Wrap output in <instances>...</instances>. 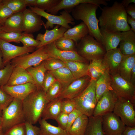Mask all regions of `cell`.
<instances>
[{"instance_id": "1", "label": "cell", "mask_w": 135, "mask_h": 135, "mask_svg": "<svg viewBox=\"0 0 135 135\" xmlns=\"http://www.w3.org/2000/svg\"><path fill=\"white\" fill-rule=\"evenodd\" d=\"M102 10L98 19L100 28L120 32L131 30L127 21L126 8L121 2L115 1L112 6H106Z\"/></svg>"}, {"instance_id": "2", "label": "cell", "mask_w": 135, "mask_h": 135, "mask_svg": "<svg viewBox=\"0 0 135 135\" xmlns=\"http://www.w3.org/2000/svg\"><path fill=\"white\" fill-rule=\"evenodd\" d=\"M98 7L88 3L80 4L71 11L72 16L74 19L81 20L86 26L89 34L101 43L102 36L97 18L96 12Z\"/></svg>"}, {"instance_id": "3", "label": "cell", "mask_w": 135, "mask_h": 135, "mask_svg": "<svg viewBox=\"0 0 135 135\" xmlns=\"http://www.w3.org/2000/svg\"><path fill=\"white\" fill-rule=\"evenodd\" d=\"M47 103L46 93L42 89H38L29 94L22 100L26 122L33 124L38 122Z\"/></svg>"}, {"instance_id": "4", "label": "cell", "mask_w": 135, "mask_h": 135, "mask_svg": "<svg viewBox=\"0 0 135 135\" xmlns=\"http://www.w3.org/2000/svg\"><path fill=\"white\" fill-rule=\"evenodd\" d=\"M76 46L78 53L88 61L102 59L106 52L102 44L89 34L82 38Z\"/></svg>"}, {"instance_id": "5", "label": "cell", "mask_w": 135, "mask_h": 135, "mask_svg": "<svg viewBox=\"0 0 135 135\" xmlns=\"http://www.w3.org/2000/svg\"><path fill=\"white\" fill-rule=\"evenodd\" d=\"M22 100L16 98L2 111V131L5 133L13 126L26 122Z\"/></svg>"}, {"instance_id": "6", "label": "cell", "mask_w": 135, "mask_h": 135, "mask_svg": "<svg viewBox=\"0 0 135 135\" xmlns=\"http://www.w3.org/2000/svg\"><path fill=\"white\" fill-rule=\"evenodd\" d=\"M96 81L91 80L84 91L72 99L75 103L76 108L88 117L92 116L97 102L96 92Z\"/></svg>"}, {"instance_id": "7", "label": "cell", "mask_w": 135, "mask_h": 135, "mask_svg": "<svg viewBox=\"0 0 135 135\" xmlns=\"http://www.w3.org/2000/svg\"><path fill=\"white\" fill-rule=\"evenodd\" d=\"M33 12L46 19L47 21L44 25L46 29L53 28L54 24L61 26L68 29L71 28L69 24H75L74 19L67 10H64L60 15H53L47 12L44 10L36 7L29 6Z\"/></svg>"}, {"instance_id": "8", "label": "cell", "mask_w": 135, "mask_h": 135, "mask_svg": "<svg viewBox=\"0 0 135 135\" xmlns=\"http://www.w3.org/2000/svg\"><path fill=\"white\" fill-rule=\"evenodd\" d=\"M111 87L112 90L119 97L135 103V86L127 81L118 73L110 74Z\"/></svg>"}, {"instance_id": "9", "label": "cell", "mask_w": 135, "mask_h": 135, "mask_svg": "<svg viewBox=\"0 0 135 135\" xmlns=\"http://www.w3.org/2000/svg\"><path fill=\"white\" fill-rule=\"evenodd\" d=\"M49 57L44 46L37 49L31 54L16 57L10 62L14 68L18 67L26 70L29 67L39 65Z\"/></svg>"}, {"instance_id": "10", "label": "cell", "mask_w": 135, "mask_h": 135, "mask_svg": "<svg viewBox=\"0 0 135 135\" xmlns=\"http://www.w3.org/2000/svg\"><path fill=\"white\" fill-rule=\"evenodd\" d=\"M134 104L129 100L118 97L113 112L126 126L135 127Z\"/></svg>"}, {"instance_id": "11", "label": "cell", "mask_w": 135, "mask_h": 135, "mask_svg": "<svg viewBox=\"0 0 135 135\" xmlns=\"http://www.w3.org/2000/svg\"><path fill=\"white\" fill-rule=\"evenodd\" d=\"M0 48L2 53V62L4 66L16 58L33 52L36 49L34 47L25 48L16 46L0 39Z\"/></svg>"}, {"instance_id": "12", "label": "cell", "mask_w": 135, "mask_h": 135, "mask_svg": "<svg viewBox=\"0 0 135 135\" xmlns=\"http://www.w3.org/2000/svg\"><path fill=\"white\" fill-rule=\"evenodd\" d=\"M104 135H120L126 126L120 118L113 112L102 116Z\"/></svg>"}, {"instance_id": "13", "label": "cell", "mask_w": 135, "mask_h": 135, "mask_svg": "<svg viewBox=\"0 0 135 135\" xmlns=\"http://www.w3.org/2000/svg\"><path fill=\"white\" fill-rule=\"evenodd\" d=\"M44 49L50 57L54 58L64 62L76 61L88 63V61L80 55L76 50H59L56 46L54 42L45 46Z\"/></svg>"}, {"instance_id": "14", "label": "cell", "mask_w": 135, "mask_h": 135, "mask_svg": "<svg viewBox=\"0 0 135 135\" xmlns=\"http://www.w3.org/2000/svg\"><path fill=\"white\" fill-rule=\"evenodd\" d=\"M90 80V78L88 75L75 80L63 88L58 98L61 100L74 98L84 91Z\"/></svg>"}, {"instance_id": "15", "label": "cell", "mask_w": 135, "mask_h": 135, "mask_svg": "<svg viewBox=\"0 0 135 135\" xmlns=\"http://www.w3.org/2000/svg\"><path fill=\"white\" fill-rule=\"evenodd\" d=\"M118 97L112 90L106 92L97 102L92 116H101L113 112Z\"/></svg>"}, {"instance_id": "16", "label": "cell", "mask_w": 135, "mask_h": 135, "mask_svg": "<svg viewBox=\"0 0 135 135\" xmlns=\"http://www.w3.org/2000/svg\"><path fill=\"white\" fill-rule=\"evenodd\" d=\"M22 30L24 32L32 33L40 30L44 23L41 16L30 8H26L23 12Z\"/></svg>"}, {"instance_id": "17", "label": "cell", "mask_w": 135, "mask_h": 135, "mask_svg": "<svg viewBox=\"0 0 135 135\" xmlns=\"http://www.w3.org/2000/svg\"><path fill=\"white\" fill-rule=\"evenodd\" d=\"M106 0H60L56 6L46 10L48 13L53 15H56L58 12L62 10L71 11L78 4L84 3L94 4L101 8L100 5H103L106 6L108 4Z\"/></svg>"}, {"instance_id": "18", "label": "cell", "mask_w": 135, "mask_h": 135, "mask_svg": "<svg viewBox=\"0 0 135 135\" xmlns=\"http://www.w3.org/2000/svg\"><path fill=\"white\" fill-rule=\"evenodd\" d=\"M0 87L13 98L22 100L38 89L36 85L31 82L12 86L6 85Z\"/></svg>"}, {"instance_id": "19", "label": "cell", "mask_w": 135, "mask_h": 135, "mask_svg": "<svg viewBox=\"0 0 135 135\" xmlns=\"http://www.w3.org/2000/svg\"><path fill=\"white\" fill-rule=\"evenodd\" d=\"M123 56L119 48L106 51L102 62L110 74L118 73Z\"/></svg>"}, {"instance_id": "20", "label": "cell", "mask_w": 135, "mask_h": 135, "mask_svg": "<svg viewBox=\"0 0 135 135\" xmlns=\"http://www.w3.org/2000/svg\"><path fill=\"white\" fill-rule=\"evenodd\" d=\"M59 26L56 25L52 29H46L44 34L39 33L38 34L36 40L40 42V44L36 48L44 46L54 42L58 38L63 36L64 34L68 29L62 26L59 28Z\"/></svg>"}, {"instance_id": "21", "label": "cell", "mask_w": 135, "mask_h": 135, "mask_svg": "<svg viewBox=\"0 0 135 135\" xmlns=\"http://www.w3.org/2000/svg\"><path fill=\"white\" fill-rule=\"evenodd\" d=\"M102 36L101 44L106 51L117 48L120 42L122 32L100 28Z\"/></svg>"}, {"instance_id": "22", "label": "cell", "mask_w": 135, "mask_h": 135, "mask_svg": "<svg viewBox=\"0 0 135 135\" xmlns=\"http://www.w3.org/2000/svg\"><path fill=\"white\" fill-rule=\"evenodd\" d=\"M119 48L124 55L135 54V32L131 30L122 32Z\"/></svg>"}, {"instance_id": "23", "label": "cell", "mask_w": 135, "mask_h": 135, "mask_svg": "<svg viewBox=\"0 0 135 135\" xmlns=\"http://www.w3.org/2000/svg\"><path fill=\"white\" fill-rule=\"evenodd\" d=\"M29 82L34 84L32 78L26 70L21 68L16 67L14 68L6 85L12 86Z\"/></svg>"}, {"instance_id": "24", "label": "cell", "mask_w": 135, "mask_h": 135, "mask_svg": "<svg viewBox=\"0 0 135 135\" xmlns=\"http://www.w3.org/2000/svg\"><path fill=\"white\" fill-rule=\"evenodd\" d=\"M23 16V12L13 14L1 26L2 32H22Z\"/></svg>"}, {"instance_id": "25", "label": "cell", "mask_w": 135, "mask_h": 135, "mask_svg": "<svg viewBox=\"0 0 135 135\" xmlns=\"http://www.w3.org/2000/svg\"><path fill=\"white\" fill-rule=\"evenodd\" d=\"M134 65L135 54L123 55L117 73L122 78L131 83V75L132 69Z\"/></svg>"}, {"instance_id": "26", "label": "cell", "mask_w": 135, "mask_h": 135, "mask_svg": "<svg viewBox=\"0 0 135 135\" xmlns=\"http://www.w3.org/2000/svg\"><path fill=\"white\" fill-rule=\"evenodd\" d=\"M112 90L111 79L108 70H107L97 80L96 84V92L97 102L107 92Z\"/></svg>"}, {"instance_id": "27", "label": "cell", "mask_w": 135, "mask_h": 135, "mask_svg": "<svg viewBox=\"0 0 135 135\" xmlns=\"http://www.w3.org/2000/svg\"><path fill=\"white\" fill-rule=\"evenodd\" d=\"M62 100L58 98L48 102L43 112L42 118L46 120H55L61 112Z\"/></svg>"}, {"instance_id": "28", "label": "cell", "mask_w": 135, "mask_h": 135, "mask_svg": "<svg viewBox=\"0 0 135 135\" xmlns=\"http://www.w3.org/2000/svg\"><path fill=\"white\" fill-rule=\"evenodd\" d=\"M89 34L88 28L82 22L74 27L68 29L63 36L72 40L77 43L78 41Z\"/></svg>"}, {"instance_id": "29", "label": "cell", "mask_w": 135, "mask_h": 135, "mask_svg": "<svg viewBox=\"0 0 135 135\" xmlns=\"http://www.w3.org/2000/svg\"><path fill=\"white\" fill-rule=\"evenodd\" d=\"M26 70L31 76L38 88L42 89V83L47 71L44 61L37 66L29 67Z\"/></svg>"}, {"instance_id": "30", "label": "cell", "mask_w": 135, "mask_h": 135, "mask_svg": "<svg viewBox=\"0 0 135 135\" xmlns=\"http://www.w3.org/2000/svg\"><path fill=\"white\" fill-rule=\"evenodd\" d=\"M64 62L75 80L88 75V63L76 61Z\"/></svg>"}, {"instance_id": "31", "label": "cell", "mask_w": 135, "mask_h": 135, "mask_svg": "<svg viewBox=\"0 0 135 135\" xmlns=\"http://www.w3.org/2000/svg\"><path fill=\"white\" fill-rule=\"evenodd\" d=\"M38 122L40 125L38 135H69L66 130L52 125L46 120L41 118Z\"/></svg>"}, {"instance_id": "32", "label": "cell", "mask_w": 135, "mask_h": 135, "mask_svg": "<svg viewBox=\"0 0 135 135\" xmlns=\"http://www.w3.org/2000/svg\"><path fill=\"white\" fill-rule=\"evenodd\" d=\"M89 117L82 114L73 123L68 132L69 135H84Z\"/></svg>"}, {"instance_id": "33", "label": "cell", "mask_w": 135, "mask_h": 135, "mask_svg": "<svg viewBox=\"0 0 135 135\" xmlns=\"http://www.w3.org/2000/svg\"><path fill=\"white\" fill-rule=\"evenodd\" d=\"M50 72L61 84L63 88L75 80L70 70L66 67Z\"/></svg>"}, {"instance_id": "34", "label": "cell", "mask_w": 135, "mask_h": 135, "mask_svg": "<svg viewBox=\"0 0 135 135\" xmlns=\"http://www.w3.org/2000/svg\"><path fill=\"white\" fill-rule=\"evenodd\" d=\"M102 59L92 60L89 64L88 75L90 78L91 80H96L107 70Z\"/></svg>"}, {"instance_id": "35", "label": "cell", "mask_w": 135, "mask_h": 135, "mask_svg": "<svg viewBox=\"0 0 135 135\" xmlns=\"http://www.w3.org/2000/svg\"><path fill=\"white\" fill-rule=\"evenodd\" d=\"M102 116L89 117L84 135H104L102 129Z\"/></svg>"}, {"instance_id": "36", "label": "cell", "mask_w": 135, "mask_h": 135, "mask_svg": "<svg viewBox=\"0 0 135 135\" xmlns=\"http://www.w3.org/2000/svg\"><path fill=\"white\" fill-rule=\"evenodd\" d=\"M56 47L58 49L66 51L76 50L75 44H77L72 40L63 36L54 42Z\"/></svg>"}, {"instance_id": "37", "label": "cell", "mask_w": 135, "mask_h": 135, "mask_svg": "<svg viewBox=\"0 0 135 135\" xmlns=\"http://www.w3.org/2000/svg\"><path fill=\"white\" fill-rule=\"evenodd\" d=\"M2 2L14 13L23 12L27 6L24 0H2Z\"/></svg>"}, {"instance_id": "38", "label": "cell", "mask_w": 135, "mask_h": 135, "mask_svg": "<svg viewBox=\"0 0 135 135\" xmlns=\"http://www.w3.org/2000/svg\"><path fill=\"white\" fill-rule=\"evenodd\" d=\"M63 89L61 84L56 80L49 88L46 93L47 102L58 98Z\"/></svg>"}, {"instance_id": "39", "label": "cell", "mask_w": 135, "mask_h": 135, "mask_svg": "<svg viewBox=\"0 0 135 135\" xmlns=\"http://www.w3.org/2000/svg\"><path fill=\"white\" fill-rule=\"evenodd\" d=\"M20 41L23 44V46L25 48L34 47L36 48L40 43V41L34 38L32 33L24 32H22Z\"/></svg>"}, {"instance_id": "40", "label": "cell", "mask_w": 135, "mask_h": 135, "mask_svg": "<svg viewBox=\"0 0 135 135\" xmlns=\"http://www.w3.org/2000/svg\"><path fill=\"white\" fill-rule=\"evenodd\" d=\"M45 67L47 71L52 72L61 68L66 67L64 62L58 59L49 57L44 61Z\"/></svg>"}, {"instance_id": "41", "label": "cell", "mask_w": 135, "mask_h": 135, "mask_svg": "<svg viewBox=\"0 0 135 135\" xmlns=\"http://www.w3.org/2000/svg\"><path fill=\"white\" fill-rule=\"evenodd\" d=\"M14 68L10 62L3 68L0 69V87L6 85Z\"/></svg>"}, {"instance_id": "42", "label": "cell", "mask_w": 135, "mask_h": 135, "mask_svg": "<svg viewBox=\"0 0 135 135\" xmlns=\"http://www.w3.org/2000/svg\"><path fill=\"white\" fill-rule=\"evenodd\" d=\"M22 33L13 32H2L0 33V39L8 43L14 42L16 43H20Z\"/></svg>"}, {"instance_id": "43", "label": "cell", "mask_w": 135, "mask_h": 135, "mask_svg": "<svg viewBox=\"0 0 135 135\" xmlns=\"http://www.w3.org/2000/svg\"><path fill=\"white\" fill-rule=\"evenodd\" d=\"M60 0H36L34 6L47 10L57 5Z\"/></svg>"}, {"instance_id": "44", "label": "cell", "mask_w": 135, "mask_h": 135, "mask_svg": "<svg viewBox=\"0 0 135 135\" xmlns=\"http://www.w3.org/2000/svg\"><path fill=\"white\" fill-rule=\"evenodd\" d=\"M76 108V104L73 99L62 100L61 104V112L68 114Z\"/></svg>"}, {"instance_id": "45", "label": "cell", "mask_w": 135, "mask_h": 135, "mask_svg": "<svg viewBox=\"0 0 135 135\" xmlns=\"http://www.w3.org/2000/svg\"><path fill=\"white\" fill-rule=\"evenodd\" d=\"M14 13L2 2L0 3V26H2Z\"/></svg>"}, {"instance_id": "46", "label": "cell", "mask_w": 135, "mask_h": 135, "mask_svg": "<svg viewBox=\"0 0 135 135\" xmlns=\"http://www.w3.org/2000/svg\"><path fill=\"white\" fill-rule=\"evenodd\" d=\"M13 98L0 87V108L2 111L9 105Z\"/></svg>"}, {"instance_id": "47", "label": "cell", "mask_w": 135, "mask_h": 135, "mask_svg": "<svg viewBox=\"0 0 135 135\" xmlns=\"http://www.w3.org/2000/svg\"><path fill=\"white\" fill-rule=\"evenodd\" d=\"M17 124L4 133L5 135H26L25 123Z\"/></svg>"}, {"instance_id": "48", "label": "cell", "mask_w": 135, "mask_h": 135, "mask_svg": "<svg viewBox=\"0 0 135 135\" xmlns=\"http://www.w3.org/2000/svg\"><path fill=\"white\" fill-rule=\"evenodd\" d=\"M57 80L52 73L46 71L43 81L42 88L46 93L49 88Z\"/></svg>"}, {"instance_id": "49", "label": "cell", "mask_w": 135, "mask_h": 135, "mask_svg": "<svg viewBox=\"0 0 135 135\" xmlns=\"http://www.w3.org/2000/svg\"><path fill=\"white\" fill-rule=\"evenodd\" d=\"M68 114L61 112L55 120L58 124V126L66 130L68 124Z\"/></svg>"}, {"instance_id": "50", "label": "cell", "mask_w": 135, "mask_h": 135, "mask_svg": "<svg viewBox=\"0 0 135 135\" xmlns=\"http://www.w3.org/2000/svg\"><path fill=\"white\" fill-rule=\"evenodd\" d=\"M82 114L79 110L76 108L68 114V124L66 130L68 132L74 121Z\"/></svg>"}, {"instance_id": "51", "label": "cell", "mask_w": 135, "mask_h": 135, "mask_svg": "<svg viewBox=\"0 0 135 135\" xmlns=\"http://www.w3.org/2000/svg\"><path fill=\"white\" fill-rule=\"evenodd\" d=\"M26 128V135H38L40 128L28 122H25Z\"/></svg>"}, {"instance_id": "52", "label": "cell", "mask_w": 135, "mask_h": 135, "mask_svg": "<svg viewBox=\"0 0 135 135\" xmlns=\"http://www.w3.org/2000/svg\"><path fill=\"white\" fill-rule=\"evenodd\" d=\"M127 14H128L132 18L135 19V5L131 4L129 5L126 8Z\"/></svg>"}, {"instance_id": "53", "label": "cell", "mask_w": 135, "mask_h": 135, "mask_svg": "<svg viewBox=\"0 0 135 135\" xmlns=\"http://www.w3.org/2000/svg\"><path fill=\"white\" fill-rule=\"evenodd\" d=\"M122 135H135V127L126 126Z\"/></svg>"}, {"instance_id": "54", "label": "cell", "mask_w": 135, "mask_h": 135, "mask_svg": "<svg viewBox=\"0 0 135 135\" xmlns=\"http://www.w3.org/2000/svg\"><path fill=\"white\" fill-rule=\"evenodd\" d=\"M127 21L128 24L131 25V30L135 32V19L132 18L130 16L128 15Z\"/></svg>"}, {"instance_id": "55", "label": "cell", "mask_w": 135, "mask_h": 135, "mask_svg": "<svg viewBox=\"0 0 135 135\" xmlns=\"http://www.w3.org/2000/svg\"><path fill=\"white\" fill-rule=\"evenodd\" d=\"M130 82L135 86V65L132 69L130 77Z\"/></svg>"}, {"instance_id": "56", "label": "cell", "mask_w": 135, "mask_h": 135, "mask_svg": "<svg viewBox=\"0 0 135 135\" xmlns=\"http://www.w3.org/2000/svg\"><path fill=\"white\" fill-rule=\"evenodd\" d=\"M132 3L135 4V0H124L121 2L125 8L130 4Z\"/></svg>"}, {"instance_id": "57", "label": "cell", "mask_w": 135, "mask_h": 135, "mask_svg": "<svg viewBox=\"0 0 135 135\" xmlns=\"http://www.w3.org/2000/svg\"><path fill=\"white\" fill-rule=\"evenodd\" d=\"M36 0H24L27 6H34Z\"/></svg>"}, {"instance_id": "58", "label": "cell", "mask_w": 135, "mask_h": 135, "mask_svg": "<svg viewBox=\"0 0 135 135\" xmlns=\"http://www.w3.org/2000/svg\"><path fill=\"white\" fill-rule=\"evenodd\" d=\"M2 55L1 50L0 48V69L3 68L5 66L2 62Z\"/></svg>"}, {"instance_id": "59", "label": "cell", "mask_w": 135, "mask_h": 135, "mask_svg": "<svg viewBox=\"0 0 135 135\" xmlns=\"http://www.w3.org/2000/svg\"><path fill=\"white\" fill-rule=\"evenodd\" d=\"M3 132L2 119V116H0V134Z\"/></svg>"}, {"instance_id": "60", "label": "cell", "mask_w": 135, "mask_h": 135, "mask_svg": "<svg viewBox=\"0 0 135 135\" xmlns=\"http://www.w3.org/2000/svg\"><path fill=\"white\" fill-rule=\"evenodd\" d=\"M2 110H1L0 108V116H2Z\"/></svg>"}, {"instance_id": "61", "label": "cell", "mask_w": 135, "mask_h": 135, "mask_svg": "<svg viewBox=\"0 0 135 135\" xmlns=\"http://www.w3.org/2000/svg\"><path fill=\"white\" fill-rule=\"evenodd\" d=\"M2 32L1 26H0V33Z\"/></svg>"}, {"instance_id": "62", "label": "cell", "mask_w": 135, "mask_h": 135, "mask_svg": "<svg viewBox=\"0 0 135 135\" xmlns=\"http://www.w3.org/2000/svg\"><path fill=\"white\" fill-rule=\"evenodd\" d=\"M0 135H5V134L3 132L0 134Z\"/></svg>"}, {"instance_id": "63", "label": "cell", "mask_w": 135, "mask_h": 135, "mask_svg": "<svg viewBox=\"0 0 135 135\" xmlns=\"http://www.w3.org/2000/svg\"><path fill=\"white\" fill-rule=\"evenodd\" d=\"M2 0H0V3L2 2Z\"/></svg>"}, {"instance_id": "64", "label": "cell", "mask_w": 135, "mask_h": 135, "mask_svg": "<svg viewBox=\"0 0 135 135\" xmlns=\"http://www.w3.org/2000/svg\"><path fill=\"white\" fill-rule=\"evenodd\" d=\"M122 135V134H121V135Z\"/></svg>"}]
</instances>
